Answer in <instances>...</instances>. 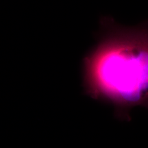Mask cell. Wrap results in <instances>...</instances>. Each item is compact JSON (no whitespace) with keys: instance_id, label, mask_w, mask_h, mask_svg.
<instances>
[{"instance_id":"obj_1","label":"cell","mask_w":148,"mask_h":148,"mask_svg":"<svg viewBox=\"0 0 148 148\" xmlns=\"http://www.w3.org/2000/svg\"><path fill=\"white\" fill-rule=\"evenodd\" d=\"M83 84L121 118L134 107L148 108V21L124 26L101 18L97 44L83 62Z\"/></svg>"}]
</instances>
